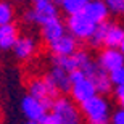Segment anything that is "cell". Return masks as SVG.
I'll return each mask as SVG.
<instances>
[{
    "mask_svg": "<svg viewBox=\"0 0 124 124\" xmlns=\"http://www.w3.org/2000/svg\"><path fill=\"white\" fill-rule=\"evenodd\" d=\"M79 106L85 119V124H110L113 108L106 95L97 93Z\"/></svg>",
    "mask_w": 124,
    "mask_h": 124,
    "instance_id": "cell-1",
    "label": "cell"
},
{
    "mask_svg": "<svg viewBox=\"0 0 124 124\" xmlns=\"http://www.w3.org/2000/svg\"><path fill=\"white\" fill-rule=\"evenodd\" d=\"M50 113L56 116L60 124H84L81 106L66 95H58L50 105Z\"/></svg>",
    "mask_w": 124,
    "mask_h": 124,
    "instance_id": "cell-2",
    "label": "cell"
},
{
    "mask_svg": "<svg viewBox=\"0 0 124 124\" xmlns=\"http://www.w3.org/2000/svg\"><path fill=\"white\" fill-rule=\"evenodd\" d=\"M60 16V7L53 0H42L37 2L23 13V21L28 26H39L48 23Z\"/></svg>",
    "mask_w": 124,
    "mask_h": 124,
    "instance_id": "cell-3",
    "label": "cell"
},
{
    "mask_svg": "<svg viewBox=\"0 0 124 124\" xmlns=\"http://www.w3.org/2000/svg\"><path fill=\"white\" fill-rule=\"evenodd\" d=\"M26 89H28L29 95L44 101L45 105H48V108H50L52 101L60 95V92L56 90V87L53 85V82L50 81V78L47 74L45 76H34V78H31L28 81V84H26Z\"/></svg>",
    "mask_w": 124,
    "mask_h": 124,
    "instance_id": "cell-4",
    "label": "cell"
},
{
    "mask_svg": "<svg viewBox=\"0 0 124 124\" xmlns=\"http://www.w3.org/2000/svg\"><path fill=\"white\" fill-rule=\"evenodd\" d=\"M69 93H71V98L78 105H81L84 101H87L89 98H92L93 95H97L98 92H97L95 85L87 74L76 69L71 73V90H69Z\"/></svg>",
    "mask_w": 124,
    "mask_h": 124,
    "instance_id": "cell-5",
    "label": "cell"
},
{
    "mask_svg": "<svg viewBox=\"0 0 124 124\" xmlns=\"http://www.w3.org/2000/svg\"><path fill=\"white\" fill-rule=\"evenodd\" d=\"M66 31L73 37H76L79 42H89V39L92 37L93 31H95L97 24L85 16V13H76L71 16H66Z\"/></svg>",
    "mask_w": 124,
    "mask_h": 124,
    "instance_id": "cell-6",
    "label": "cell"
},
{
    "mask_svg": "<svg viewBox=\"0 0 124 124\" xmlns=\"http://www.w3.org/2000/svg\"><path fill=\"white\" fill-rule=\"evenodd\" d=\"M82 73L87 74L89 78H90V81L93 82V85H95V89H97L98 93H101V95H108V93L113 92L115 87H113V84H111L110 74L106 73L105 69L101 68L95 60L90 61V63L82 69Z\"/></svg>",
    "mask_w": 124,
    "mask_h": 124,
    "instance_id": "cell-7",
    "label": "cell"
},
{
    "mask_svg": "<svg viewBox=\"0 0 124 124\" xmlns=\"http://www.w3.org/2000/svg\"><path fill=\"white\" fill-rule=\"evenodd\" d=\"M19 110H21V113H23V116L26 119L39 121V123H40L47 116V113L50 111V108H48V105H45V103L40 101L39 98L26 93V95L21 98V101H19Z\"/></svg>",
    "mask_w": 124,
    "mask_h": 124,
    "instance_id": "cell-8",
    "label": "cell"
},
{
    "mask_svg": "<svg viewBox=\"0 0 124 124\" xmlns=\"http://www.w3.org/2000/svg\"><path fill=\"white\" fill-rule=\"evenodd\" d=\"M11 52L18 61H31L39 53V40L31 34H23L18 37Z\"/></svg>",
    "mask_w": 124,
    "mask_h": 124,
    "instance_id": "cell-9",
    "label": "cell"
},
{
    "mask_svg": "<svg viewBox=\"0 0 124 124\" xmlns=\"http://www.w3.org/2000/svg\"><path fill=\"white\" fill-rule=\"evenodd\" d=\"M95 61L110 74L111 71L124 66V53L119 48H115V47H103L98 52Z\"/></svg>",
    "mask_w": 124,
    "mask_h": 124,
    "instance_id": "cell-10",
    "label": "cell"
},
{
    "mask_svg": "<svg viewBox=\"0 0 124 124\" xmlns=\"http://www.w3.org/2000/svg\"><path fill=\"white\" fill-rule=\"evenodd\" d=\"M79 48V40L73 37L69 32L63 34L60 39L48 44V50L53 56H71Z\"/></svg>",
    "mask_w": 124,
    "mask_h": 124,
    "instance_id": "cell-11",
    "label": "cell"
},
{
    "mask_svg": "<svg viewBox=\"0 0 124 124\" xmlns=\"http://www.w3.org/2000/svg\"><path fill=\"white\" fill-rule=\"evenodd\" d=\"M40 31H39V34H40V39L44 42H45L47 45L48 44H52V42H55L56 39H60L63 34H66V24H64V21L58 16V18L52 19V21H48V23L42 24Z\"/></svg>",
    "mask_w": 124,
    "mask_h": 124,
    "instance_id": "cell-12",
    "label": "cell"
},
{
    "mask_svg": "<svg viewBox=\"0 0 124 124\" xmlns=\"http://www.w3.org/2000/svg\"><path fill=\"white\" fill-rule=\"evenodd\" d=\"M84 13L90 21H93L95 24L106 23L110 18V10L106 7L105 0H89V3L84 8Z\"/></svg>",
    "mask_w": 124,
    "mask_h": 124,
    "instance_id": "cell-13",
    "label": "cell"
},
{
    "mask_svg": "<svg viewBox=\"0 0 124 124\" xmlns=\"http://www.w3.org/2000/svg\"><path fill=\"white\" fill-rule=\"evenodd\" d=\"M47 76L50 78V81L53 82V85L56 87V90L60 93H69L71 90V73L66 71V69L60 68V66H55L52 64Z\"/></svg>",
    "mask_w": 124,
    "mask_h": 124,
    "instance_id": "cell-14",
    "label": "cell"
},
{
    "mask_svg": "<svg viewBox=\"0 0 124 124\" xmlns=\"http://www.w3.org/2000/svg\"><path fill=\"white\" fill-rule=\"evenodd\" d=\"M19 36V29L15 23L0 26V52H11Z\"/></svg>",
    "mask_w": 124,
    "mask_h": 124,
    "instance_id": "cell-15",
    "label": "cell"
},
{
    "mask_svg": "<svg viewBox=\"0 0 124 124\" xmlns=\"http://www.w3.org/2000/svg\"><path fill=\"white\" fill-rule=\"evenodd\" d=\"M123 39H124V26H121V24H118V23H108L103 47H115V48H119Z\"/></svg>",
    "mask_w": 124,
    "mask_h": 124,
    "instance_id": "cell-16",
    "label": "cell"
},
{
    "mask_svg": "<svg viewBox=\"0 0 124 124\" xmlns=\"http://www.w3.org/2000/svg\"><path fill=\"white\" fill-rule=\"evenodd\" d=\"M87 3L89 0H60L58 7L66 16H71V15L76 13H82Z\"/></svg>",
    "mask_w": 124,
    "mask_h": 124,
    "instance_id": "cell-17",
    "label": "cell"
},
{
    "mask_svg": "<svg viewBox=\"0 0 124 124\" xmlns=\"http://www.w3.org/2000/svg\"><path fill=\"white\" fill-rule=\"evenodd\" d=\"M16 10L10 0H0V26L10 24L15 21Z\"/></svg>",
    "mask_w": 124,
    "mask_h": 124,
    "instance_id": "cell-18",
    "label": "cell"
},
{
    "mask_svg": "<svg viewBox=\"0 0 124 124\" xmlns=\"http://www.w3.org/2000/svg\"><path fill=\"white\" fill-rule=\"evenodd\" d=\"M106 28H108V21L101 24H97L95 31H93L92 37L89 39V44L93 48H100L103 47V42H105V36H106Z\"/></svg>",
    "mask_w": 124,
    "mask_h": 124,
    "instance_id": "cell-19",
    "label": "cell"
},
{
    "mask_svg": "<svg viewBox=\"0 0 124 124\" xmlns=\"http://www.w3.org/2000/svg\"><path fill=\"white\" fill-rule=\"evenodd\" d=\"M50 63L55 64V66H60V68H63V69H66V71H69V73L76 71V63H74L73 55L71 56H53L52 55Z\"/></svg>",
    "mask_w": 124,
    "mask_h": 124,
    "instance_id": "cell-20",
    "label": "cell"
},
{
    "mask_svg": "<svg viewBox=\"0 0 124 124\" xmlns=\"http://www.w3.org/2000/svg\"><path fill=\"white\" fill-rule=\"evenodd\" d=\"M105 3L111 15L124 18V0H105Z\"/></svg>",
    "mask_w": 124,
    "mask_h": 124,
    "instance_id": "cell-21",
    "label": "cell"
},
{
    "mask_svg": "<svg viewBox=\"0 0 124 124\" xmlns=\"http://www.w3.org/2000/svg\"><path fill=\"white\" fill-rule=\"evenodd\" d=\"M110 79H111L113 87H116V85H123L124 84V66L115 69V71H111L110 73Z\"/></svg>",
    "mask_w": 124,
    "mask_h": 124,
    "instance_id": "cell-22",
    "label": "cell"
},
{
    "mask_svg": "<svg viewBox=\"0 0 124 124\" xmlns=\"http://www.w3.org/2000/svg\"><path fill=\"white\" fill-rule=\"evenodd\" d=\"M110 124H124V108L123 106H119L118 110H113Z\"/></svg>",
    "mask_w": 124,
    "mask_h": 124,
    "instance_id": "cell-23",
    "label": "cell"
},
{
    "mask_svg": "<svg viewBox=\"0 0 124 124\" xmlns=\"http://www.w3.org/2000/svg\"><path fill=\"white\" fill-rule=\"evenodd\" d=\"M113 95H115V98L118 100V103L124 101V84L123 85H116V87L113 89Z\"/></svg>",
    "mask_w": 124,
    "mask_h": 124,
    "instance_id": "cell-24",
    "label": "cell"
},
{
    "mask_svg": "<svg viewBox=\"0 0 124 124\" xmlns=\"http://www.w3.org/2000/svg\"><path fill=\"white\" fill-rule=\"evenodd\" d=\"M40 124H60V121L56 119L55 115H52L50 111H48V113H47V116L40 121Z\"/></svg>",
    "mask_w": 124,
    "mask_h": 124,
    "instance_id": "cell-25",
    "label": "cell"
},
{
    "mask_svg": "<svg viewBox=\"0 0 124 124\" xmlns=\"http://www.w3.org/2000/svg\"><path fill=\"white\" fill-rule=\"evenodd\" d=\"M24 124H40L39 121H29V119H26L24 121Z\"/></svg>",
    "mask_w": 124,
    "mask_h": 124,
    "instance_id": "cell-26",
    "label": "cell"
},
{
    "mask_svg": "<svg viewBox=\"0 0 124 124\" xmlns=\"http://www.w3.org/2000/svg\"><path fill=\"white\" fill-rule=\"evenodd\" d=\"M119 50L124 53V39H123V42H121V45H119Z\"/></svg>",
    "mask_w": 124,
    "mask_h": 124,
    "instance_id": "cell-27",
    "label": "cell"
},
{
    "mask_svg": "<svg viewBox=\"0 0 124 124\" xmlns=\"http://www.w3.org/2000/svg\"><path fill=\"white\" fill-rule=\"evenodd\" d=\"M32 3H37V2H42V0H31Z\"/></svg>",
    "mask_w": 124,
    "mask_h": 124,
    "instance_id": "cell-28",
    "label": "cell"
},
{
    "mask_svg": "<svg viewBox=\"0 0 124 124\" xmlns=\"http://www.w3.org/2000/svg\"><path fill=\"white\" fill-rule=\"evenodd\" d=\"M13 2H18V3H21V2H24V0H13Z\"/></svg>",
    "mask_w": 124,
    "mask_h": 124,
    "instance_id": "cell-29",
    "label": "cell"
},
{
    "mask_svg": "<svg viewBox=\"0 0 124 124\" xmlns=\"http://www.w3.org/2000/svg\"><path fill=\"white\" fill-rule=\"evenodd\" d=\"M119 106H123V108H124V101H121V103H119Z\"/></svg>",
    "mask_w": 124,
    "mask_h": 124,
    "instance_id": "cell-30",
    "label": "cell"
},
{
    "mask_svg": "<svg viewBox=\"0 0 124 124\" xmlns=\"http://www.w3.org/2000/svg\"><path fill=\"white\" fill-rule=\"evenodd\" d=\"M53 2H55V3H56V5H58V2H60V0H53Z\"/></svg>",
    "mask_w": 124,
    "mask_h": 124,
    "instance_id": "cell-31",
    "label": "cell"
}]
</instances>
